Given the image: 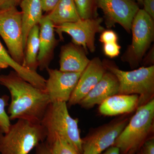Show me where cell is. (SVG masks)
<instances>
[{"label":"cell","mask_w":154,"mask_h":154,"mask_svg":"<svg viewBox=\"0 0 154 154\" xmlns=\"http://www.w3.org/2000/svg\"><path fill=\"white\" fill-rule=\"evenodd\" d=\"M118 39V35L115 31L111 30H105L101 33L99 41L103 44H105L117 42Z\"/></svg>","instance_id":"25"},{"label":"cell","mask_w":154,"mask_h":154,"mask_svg":"<svg viewBox=\"0 0 154 154\" xmlns=\"http://www.w3.org/2000/svg\"><path fill=\"white\" fill-rule=\"evenodd\" d=\"M78 123V119L73 118L69 113L66 102L51 103L41 122L47 133L45 141L59 137L82 154L83 140Z\"/></svg>","instance_id":"3"},{"label":"cell","mask_w":154,"mask_h":154,"mask_svg":"<svg viewBox=\"0 0 154 154\" xmlns=\"http://www.w3.org/2000/svg\"><path fill=\"white\" fill-rule=\"evenodd\" d=\"M119 83L115 75L107 71L99 82L79 103L81 107L91 108L102 104L110 96L118 94Z\"/></svg>","instance_id":"14"},{"label":"cell","mask_w":154,"mask_h":154,"mask_svg":"<svg viewBox=\"0 0 154 154\" xmlns=\"http://www.w3.org/2000/svg\"><path fill=\"white\" fill-rule=\"evenodd\" d=\"M35 148L34 154H51L49 145L45 141L39 143Z\"/></svg>","instance_id":"30"},{"label":"cell","mask_w":154,"mask_h":154,"mask_svg":"<svg viewBox=\"0 0 154 154\" xmlns=\"http://www.w3.org/2000/svg\"><path fill=\"white\" fill-rule=\"evenodd\" d=\"M144 11L154 20V0H143Z\"/></svg>","instance_id":"27"},{"label":"cell","mask_w":154,"mask_h":154,"mask_svg":"<svg viewBox=\"0 0 154 154\" xmlns=\"http://www.w3.org/2000/svg\"><path fill=\"white\" fill-rule=\"evenodd\" d=\"M103 18L81 19L74 22L65 23L55 26V32L61 40L63 39V33L68 34L72 38V42L82 47L86 53H93L96 50L95 37L97 33L105 30L102 25Z\"/></svg>","instance_id":"8"},{"label":"cell","mask_w":154,"mask_h":154,"mask_svg":"<svg viewBox=\"0 0 154 154\" xmlns=\"http://www.w3.org/2000/svg\"><path fill=\"white\" fill-rule=\"evenodd\" d=\"M0 85L11 95L8 112L11 120L22 119L41 123L51 103L45 91L33 85L14 70L0 75Z\"/></svg>","instance_id":"1"},{"label":"cell","mask_w":154,"mask_h":154,"mask_svg":"<svg viewBox=\"0 0 154 154\" xmlns=\"http://www.w3.org/2000/svg\"><path fill=\"white\" fill-rule=\"evenodd\" d=\"M105 64L107 70L115 75L118 79V94L137 95V107L154 99V65L125 71L107 62Z\"/></svg>","instance_id":"5"},{"label":"cell","mask_w":154,"mask_h":154,"mask_svg":"<svg viewBox=\"0 0 154 154\" xmlns=\"http://www.w3.org/2000/svg\"><path fill=\"white\" fill-rule=\"evenodd\" d=\"M47 143L51 154H81L66 140L59 137H56Z\"/></svg>","instance_id":"22"},{"label":"cell","mask_w":154,"mask_h":154,"mask_svg":"<svg viewBox=\"0 0 154 154\" xmlns=\"http://www.w3.org/2000/svg\"><path fill=\"white\" fill-rule=\"evenodd\" d=\"M154 47L150 50L148 54L146 56V57L143 59L142 62L143 63L145 64H150V66L154 65Z\"/></svg>","instance_id":"31"},{"label":"cell","mask_w":154,"mask_h":154,"mask_svg":"<svg viewBox=\"0 0 154 154\" xmlns=\"http://www.w3.org/2000/svg\"><path fill=\"white\" fill-rule=\"evenodd\" d=\"M133 153L126 154H133ZM103 154H122L120 152V150L117 147L113 146L106 150V151Z\"/></svg>","instance_id":"32"},{"label":"cell","mask_w":154,"mask_h":154,"mask_svg":"<svg viewBox=\"0 0 154 154\" xmlns=\"http://www.w3.org/2000/svg\"><path fill=\"white\" fill-rule=\"evenodd\" d=\"M121 46L119 45L118 42L103 44V51L107 57L113 58L116 57L120 54Z\"/></svg>","instance_id":"24"},{"label":"cell","mask_w":154,"mask_h":154,"mask_svg":"<svg viewBox=\"0 0 154 154\" xmlns=\"http://www.w3.org/2000/svg\"><path fill=\"white\" fill-rule=\"evenodd\" d=\"M137 1L138 4H140V5H142L143 2V0H137Z\"/></svg>","instance_id":"33"},{"label":"cell","mask_w":154,"mask_h":154,"mask_svg":"<svg viewBox=\"0 0 154 154\" xmlns=\"http://www.w3.org/2000/svg\"><path fill=\"white\" fill-rule=\"evenodd\" d=\"M97 7L104 14L107 28L118 24L128 33L131 32L133 20L140 9L134 0H97Z\"/></svg>","instance_id":"9"},{"label":"cell","mask_w":154,"mask_h":154,"mask_svg":"<svg viewBox=\"0 0 154 154\" xmlns=\"http://www.w3.org/2000/svg\"><path fill=\"white\" fill-rule=\"evenodd\" d=\"M83 48L71 42L62 46L60 54V70L68 72H82L90 60Z\"/></svg>","instance_id":"15"},{"label":"cell","mask_w":154,"mask_h":154,"mask_svg":"<svg viewBox=\"0 0 154 154\" xmlns=\"http://www.w3.org/2000/svg\"><path fill=\"white\" fill-rule=\"evenodd\" d=\"M46 16L55 26L77 22L81 19L74 0H60Z\"/></svg>","instance_id":"19"},{"label":"cell","mask_w":154,"mask_h":154,"mask_svg":"<svg viewBox=\"0 0 154 154\" xmlns=\"http://www.w3.org/2000/svg\"><path fill=\"white\" fill-rule=\"evenodd\" d=\"M22 0H0V11L19 5Z\"/></svg>","instance_id":"29"},{"label":"cell","mask_w":154,"mask_h":154,"mask_svg":"<svg viewBox=\"0 0 154 154\" xmlns=\"http://www.w3.org/2000/svg\"><path fill=\"white\" fill-rule=\"evenodd\" d=\"M139 154H154V139L153 138L147 140L142 146Z\"/></svg>","instance_id":"26"},{"label":"cell","mask_w":154,"mask_h":154,"mask_svg":"<svg viewBox=\"0 0 154 154\" xmlns=\"http://www.w3.org/2000/svg\"><path fill=\"white\" fill-rule=\"evenodd\" d=\"M132 41L122 56V61L132 68L139 66L154 39V20L144 11L139 10L131 25Z\"/></svg>","instance_id":"6"},{"label":"cell","mask_w":154,"mask_h":154,"mask_svg":"<svg viewBox=\"0 0 154 154\" xmlns=\"http://www.w3.org/2000/svg\"><path fill=\"white\" fill-rule=\"evenodd\" d=\"M80 18L82 19L98 17L97 0H74Z\"/></svg>","instance_id":"21"},{"label":"cell","mask_w":154,"mask_h":154,"mask_svg":"<svg viewBox=\"0 0 154 154\" xmlns=\"http://www.w3.org/2000/svg\"><path fill=\"white\" fill-rule=\"evenodd\" d=\"M60 0H41L43 12L48 13L55 8Z\"/></svg>","instance_id":"28"},{"label":"cell","mask_w":154,"mask_h":154,"mask_svg":"<svg viewBox=\"0 0 154 154\" xmlns=\"http://www.w3.org/2000/svg\"><path fill=\"white\" fill-rule=\"evenodd\" d=\"M128 122V118L122 119L96 128L82 139V154H100L113 146Z\"/></svg>","instance_id":"10"},{"label":"cell","mask_w":154,"mask_h":154,"mask_svg":"<svg viewBox=\"0 0 154 154\" xmlns=\"http://www.w3.org/2000/svg\"><path fill=\"white\" fill-rule=\"evenodd\" d=\"M12 68L25 81L36 88L45 90L46 79L36 71L31 70L19 64L12 58L0 41V72L4 69Z\"/></svg>","instance_id":"17"},{"label":"cell","mask_w":154,"mask_h":154,"mask_svg":"<svg viewBox=\"0 0 154 154\" xmlns=\"http://www.w3.org/2000/svg\"><path fill=\"white\" fill-rule=\"evenodd\" d=\"M22 13L23 42L25 48L28 33L33 27L39 25L43 17L41 0H22L19 4Z\"/></svg>","instance_id":"18"},{"label":"cell","mask_w":154,"mask_h":154,"mask_svg":"<svg viewBox=\"0 0 154 154\" xmlns=\"http://www.w3.org/2000/svg\"><path fill=\"white\" fill-rule=\"evenodd\" d=\"M47 133L41 123L17 119L0 136V154H28L46 140Z\"/></svg>","instance_id":"2"},{"label":"cell","mask_w":154,"mask_h":154,"mask_svg":"<svg viewBox=\"0 0 154 154\" xmlns=\"http://www.w3.org/2000/svg\"><path fill=\"white\" fill-rule=\"evenodd\" d=\"M105 63L99 57L94 58L82 72L76 86L70 96L68 105L79 104L89 92L96 85L107 72Z\"/></svg>","instance_id":"12"},{"label":"cell","mask_w":154,"mask_h":154,"mask_svg":"<svg viewBox=\"0 0 154 154\" xmlns=\"http://www.w3.org/2000/svg\"><path fill=\"white\" fill-rule=\"evenodd\" d=\"M39 26L35 25L28 33L25 44V57L22 66L31 70L36 71L38 66L37 57L39 48Z\"/></svg>","instance_id":"20"},{"label":"cell","mask_w":154,"mask_h":154,"mask_svg":"<svg viewBox=\"0 0 154 154\" xmlns=\"http://www.w3.org/2000/svg\"><path fill=\"white\" fill-rule=\"evenodd\" d=\"M39 48L37 62L41 70L49 67L58 40L55 36V25L46 15L43 16L39 23Z\"/></svg>","instance_id":"13"},{"label":"cell","mask_w":154,"mask_h":154,"mask_svg":"<svg viewBox=\"0 0 154 154\" xmlns=\"http://www.w3.org/2000/svg\"><path fill=\"white\" fill-rule=\"evenodd\" d=\"M136 110L113 144L122 154L134 153L148 140L153 129L154 99Z\"/></svg>","instance_id":"4"},{"label":"cell","mask_w":154,"mask_h":154,"mask_svg":"<svg viewBox=\"0 0 154 154\" xmlns=\"http://www.w3.org/2000/svg\"><path fill=\"white\" fill-rule=\"evenodd\" d=\"M0 36L9 53L19 64L24 60L22 13L16 7L0 11Z\"/></svg>","instance_id":"7"},{"label":"cell","mask_w":154,"mask_h":154,"mask_svg":"<svg viewBox=\"0 0 154 154\" xmlns=\"http://www.w3.org/2000/svg\"><path fill=\"white\" fill-rule=\"evenodd\" d=\"M10 97L5 95L0 97V136L5 133L11 125V119L6 111V107L9 105Z\"/></svg>","instance_id":"23"},{"label":"cell","mask_w":154,"mask_h":154,"mask_svg":"<svg viewBox=\"0 0 154 154\" xmlns=\"http://www.w3.org/2000/svg\"><path fill=\"white\" fill-rule=\"evenodd\" d=\"M45 91L51 103L68 102L82 72H68L47 68Z\"/></svg>","instance_id":"11"},{"label":"cell","mask_w":154,"mask_h":154,"mask_svg":"<svg viewBox=\"0 0 154 154\" xmlns=\"http://www.w3.org/2000/svg\"><path fill=\"white\" fill-rule=\"evenodd\" d=\"M138 100L136 94H116L100 104L99 111L102 115L108 116L130 113L137 108Z\"/></svg>","instance_id":"16"}]
</instances>
